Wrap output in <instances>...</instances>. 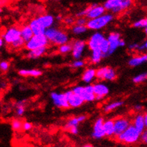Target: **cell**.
I'll use <instances>...</instances> for the list:
<instances>
[{
	"instance_id": "obj_47",
	"label": "cell",
	"mask_w": 147,
	"mask_h": 147,
	"mask_svg": "<svg viewBox=\"0 0 147 147\" xmlns=\"http://www.w3.org/2000/svg\"><path fill=\"white\" fill-rule=\"evenodd\" d=\"M134 109L136 110V111H140L142 109V105H136L134 107Z\"/></svg>"
},
{
	"instance_id": "obj_9",
	"label": "cell",
	"mask_w": 147,
	"mask_h": 147,
	"mask_svg": "<svg viewBox=\"0 0 147 147\" xmlns=\"http://www.w3.org/2000/svg\"><path fill=\"white\" fill-rule=\"evenodd\" d=\"M109 43V55L112 54L117 48L122 47L126 45V42L121 38V35L119 32H111L109 34L107 37Z\"/></svg>"
},
{
	"instance_id": "obj_32",
	"label": "cell",
	"mask_w": 147,
	"mask_h": 147,
	"mask_svg": "<svg viewBox=\"0 0 147 147\" xmlns=\"http://www.w3.org/2000/svg\"><path fill=\"white\" fill-rule=\"evenodd\" d=\"M59 52L61 54H67V53L72 51V44L67 43L65 45H63L61 46H59L58 48Z\"/></svg>"
},
{
	"instance_id": "obj_46",
	"label": "cell",
	"mask_w": 147,
	"mask_h": 147,
	"mask_svg": "<svg viewBox=\"0 0 147 147\" xmlns=\"http://www.w3.org/2000/svg\"><path fill=\"white\" fill-rule=\"evenodd\" d=\"M139 45V44H131L129 46V49H130L131 50H137Z\"/></svg>"
},
{
	"instance_id": "obj_23",
	"label": "cell",
	"mask_w": 147,
	"mask_h": 147,
	"mask_svg": "<svg viewBox=\"0 0 147 147\" xmlns=\"http://www.w3.org/2000/svg\"><path fill=\"white\" fill-rule=\"evenodd\" d=\"M21 36L22 38L25 41V42H27L34 36L33 31L31 29L29 25H25L21 28Z\"/></svg>"
},
{
	"instance_id": "obj_30",
	"label": "cell",
	"mask_w": 147,
	"mask_h": 147,
	"mask_svg": "<svg viewBox=\"0 0 147 147\" xmlns=\"http://www.w3.org/2000/svg\"><path fill=\"white\" fill-rule=\"evenodd\" d=\"M23 123L21 120L18 119H13L11 122V128L15 131H20L23 129Z\"/></svg>"
},
{
	"instance_id": "obj_5",
	"label": "cell",
	"mask_w": 147,
	"mask_h": 147,
	"mask_svg": "<svg viewBox=\"0 0 147 147\" xmlns=\"http://www.w3.org/2000/svg\"><path fill=\"white\" fill-rule=\"evenodd\" d=\"M114 20V16L111 14H105L101 17L89 20L86 24V27L92 30H98L105 27Z\"/></svg>"
},
{
	"instance_id": "obj_21",
	"label": "cell",
	"mask_w": 147,
	"mask_h": 147,
	"mask_svg": "<svg viewBox=\"0 0 147 147\" xmlns=\"http://www.w3.org/2000/svg\"><path fill=\"white\" fill-rule=\"evenodd\" d=\"M146 62H147V54L134 57L129 61V65L131 67H136Z\"/></svg>"
},
{
	"instance_id": "obj_20",
	"label": "cell",
	"mask_w": 147,
	"mask_h": 147,
	"mask_svg": "<svg viewBox=\"0 0 147 147\" xmlns=\"http://www.w3.org/2000/svg\"><path fill=\"white\" fill-rule=\"evenodd\" d=\"M29 25L31 27V29H32V31H33L34 35L45 34V32H46L47 29H45V28L42 27V26L39 24V22H38L36 18L33 19V20L30 22Z\"/></svg>"
},
{
	"instance_id": "obj_39",
	"label": "cell",
	"mask_w": 147,
	"mask_h": 147,
	"mask_svg": "<svg viewBox=\"0 0 147 147\" xmlns=\"http://www.w3.org/2000/svg\"><path fill=\"white\" fill-rule=\"evenodd\" d=\"M85 63L84 61H82V60H76V61H73L71 64V67L72 68H75V69H78V68H81V67H83L84 66Z\"/></svg>"
},
{
	"instance_id": "obj_27",
	"label": "cell",
	"mask_w": 147,
	"mask_h": 147,
	"mask_svg": "<svg viewBox=\"0 0 147 147\" xmlns=\"http://www.w3.org/2000/svg\"><path fill=\"white\" fill-rule=\"evenodd\" d=\"M104 58V54L99 49H95L92 51V56H91V61L93 64H98L101 61V59Z\"/></svg>"
},
{
	"instance_id": "obj_18",
	"label": "cell",
	"mask_w": 147,
	"mask_h": 147,
	"mask_svg": "<svg viewBox=\"0 0 147 147\" xmlns=\"http://www.w3.org/2000/svg\"><path fill=\"white\" fill-rule=\"evenodd\" d=\"M133 125L141 134L145 130V122H144V117L143 114H139L134 117L133 121Z\"/></svg>"
},
{
	"instance_id": "obj_1",
	"label": "cell",
	"mask_w": 147,
	"mask_h": 147,
	"mask_svg": "<svg viewBox=\"0 0 147 147\" xmlns=\"http://www.w3.org/2000/svg\"><path fill=\"white\" fill-rule=\"evenodd\" d=\"M45 36L49 42L59 47L67 44L69 42V36L65 32L54 27H51L47 29Z\"/></svg>"
},
{
	"instance_id": "obj_24",
	"label": "cell",
	"mask_w": 147,
	"mask_h": 147,
	"mask_svg": "<svg viewBox=\"0 0 147 147\" xmlns=\"http://www.w3.org/2000/svg\"><path fill=\"white\" fill-rule=\"evenodd\" d=\"M104 129L106 136L109 137L114 136V120L108 119L104 121Z\"/></svg>"
},
{
	"instance_id": "obj_44",
	"label": "cell",
	"mask_w": 147,
	"mask_h": 147,
	"mask_svg": "<svg viewBox=\"0 0 147 147\" xmlns=\"http://www.w3.org/2000/svg\"><path fill=\"white\" fill-rule=\"evenodd\" d=\"M32 123L30 122H28V121H25L23 123V130L24 131H29L32 129Z\"/></svg>"
},
{
	"instance_id": "obj_17",
	"label": "cell",
	"mask_w": 147,
	"mask_h": 147,
	"mask_svg": "<svg viewBox=\"0 0 147 147\" xmlns=\"http://www.w3.org/2000/svg\"><path fill=\"white\" fill-rule=\"evenodd\" d=\"M36 19L39 24L45 29L51 28L54 23V17L51 14H44L36 17Z\"/></svg>"
},
{
	"instance_id": "obj_52",
	"label": "cell",
	"mask_w": 147,
	"mask_h": 147,
	"mask_svg": "<svg viewBox=\"0 0 147 147\" xmlns=\"http://www.w3.org/2000/svg\"><path fill=\"white\" fill-rule=\"evenodd\" d=\"M82 147H94V146H92V144H85Z\"/></svg>"
},
{
	"instance_id": "obj_49",
	"label": "cell",
	"mask_w": 147,
	"mask_h": 147,
	"mask_svg": "<svg viewBox=\"0 0 147 147\" xmlns=\"http://www.w3.org/2000/svg\"><path fill=\"white\" fill-rule=\"evenodd\" d=\"M55 19L57 21H61V20H62V17H61V15H57V17H55Z\"/></svg>"
},
{
	"instance_id": "obj_3",
	"label": "cell",
	"mask_w": 147,
	"mask_h": 147,
	"mask_svg": "<svg viewBox=\"0 0 147 147\" xmlns=\"http://www.w3.org/2000/svg\"><path fill=\"white\" fill-rule=\"evenodd\" d=\"M142 134L133 126L131 125L123 134L117 137V140L126 144H134L139 142Z\"/></svg>"
},
{
	"instance_id": "obj_14",
	"label": "cell",
	"mask_w": 147,
	"mask_h": 147,
	"mask_svg": "<svg viewBox=\"0 0 147 147\" xmlns=\"http://www.w3.org/2000/svg\"><path fill=\"white\" fill-rule=\"evenodd\" d=\"M86 42L80 39L75 40L72 43V57L76 60H79L82 57V54L86 47Z\"/></svg>"
},
{
	"instance_id": "obj_12",
	"label": "cell",
	"mask_w": 147,
	"mask_h": 147,
	"mask_svg": "<svg viewBox=\"0 0 147 147\" xmlns=\"http://www.w3.org/2000/svg\"><path fill=\"white\" fill-rule=\"evenodd\" d=\"M104 120L102 117H99L95 121L93 127L92 136L95 139H100L106 136L105 131L104 129Z\"/></svg>"
},
{
	"instance_id": "obj_35",
	"label": "cell",
	"mask_w": 147,
	"mask_h": 147,
	"mask_svg": "<svg viewBox=\"0 0 147 147\" xmlns=\"http://www.w3.org/2000/svg\"><path fill=\"white\" fill-rule=\"evenodd\" d=\"M133 26L135 28H146L147 27V17L142 19L139 21L135 22L133 24Z\"/></svg>"
},
{
	"instance_id": "obj_13",
	"label": "cell",
	"mask_w": 147,
	"mask_h": 147,
	"mask_svg": "<svg viewBox=\"0 0 147 147\" xmlns=\"http://www.w3.org/2000/svg\"><path fill=\"white\" fill-rule=\"evenodd\" d=\"M106 39L105 36L99 32H96L94 33L90 38H89V41L87 42V45L89 48L92 51H94L95 49H99L100 46Z\"/></svg>"
},
{
	"instance_id": "obj_7",
	"label": "cell",
	"mask_w": 147,
	"mask_h": 147,
	"mask_svg": "<svg viewBox=\"0 0 147 147\" xmlns=\"http://www.w3.org/2000/svg\"><path fill=\"white\" fill-rule=\"evenodd\" d=\"M49 40L45 35H34L29 42H26L25 47L29 51H32L42 47H47Z\"/></svg>"
},
{
	"instance_id": "obj_22",
	"label": "cell",
	"mask_w": 147,
	"mask_h": 147,
	"mask_svg": "<svg viewBox=\"0 0 147 147\" xmlns=\"http://www.w3.org/2000/svg\"><path fill=\"white\" fill-rule=\"evenodd\" d=\"M96 70H95L93 68L86 69L82 74V81L85 83H90L96 77Z\"/></svg>"
},
{
	"instance_id": "obj_33",
	"label": "cell",
	"mask_w": 147,
	"mask_h": 147,
	"mask_svg": "<svg viewBox=\"0 0 147 147\" xmlns=\"http://www.w3.org/2000/svg\"><path fill=\"white\" fill-rule=\"evenodd\" d=\"M87 29H88L86 26H77V25H75L72 28V32L74 34L79 35L85 33Z\"/></svg>"
},
{
	"instance_id": "obj_19",
	"label": "cell",
	"mask_w": 147,
	"mask_h": 147,
	"mask_svg": "<svg viewBox=\"0 0 147 147\" xmlns=\"http://www.w3.org/2000/svg\"><path fill=\"white\" fill-rule=\"evenodd\" d=\"M86 119V117L85 115H81L78 116V117H73V118L70 119L67 123L64 126V129L67 131H68L69 129H70L71 127L73 126H78V125L80 123L83 122Z\"/></svg>"
},
{
	"instance_id": "obj_37",
	"label": "cell",
	"mask_w": 147,
	"mask_h": 147,
	"mask_svg": "<svg viewBox=\"0 0 147 147\" xmlns=\"http://www.w3.org/2000/svg\"><path fill=\"white\" fill-rule=\"evenodd\" d=\"M107 69V67H101V68H98V69L96 70V77L97 78V79H100V80H103L104 74H105Z\"/></svg>"
},
{
	"instance_id": "obj_11",
	"label": "cell",
	"mask_w": 147,
	"mask_h": 147,
	"mask_svg": "<svg viewBox=\"0 0 147 147\" xmlns=\"http://www.w3.org/2000/svg\"><path fill=\"white\" fill-rule=\"evenodd\" d=\"M131 125L130 121L125 117H119L114 119V136L117 137L121 135Z\"/></svg>"
},
{
	"instance_id": "obj_45",
	"label": "cell",
	"mask_w": 147,
	"mask_h": 147,
	"mask_svg": "<svg viewBox=\"0 0 147 147\" xmlns=\"http://www.w3.org/2000/svg\"><path fill=\"white\" fill-rule=\"evenodd\" d=\"M68 131L69 133L72 134L74 135L77 134L78 132H79V129H78V126H73V127H71L70 129H68Z\"/></svg>"
},
{
	"instance_id": "obj_34",
	"label": "cell",
	"mask_w": 147,
	"mask_h": 147,
	"mask_svg": "<svg viewBox=\"0 0 147 147\" xmlns=\"http://www.w3.org/2000/svg\"><path fill=\"white\" fill-rule=\"evenodd\" d=\"M147 79V72L140 74L133 78V82L135 84H139L144 82Z\"/></svg>"
},
{
	"instance_id": "obj_15",
	"label": "cell",
	"mask_w": 147,
	"mask_h": 147,
	"mask_svg": "<svg viewBox=\"0 0 147 147\" xmlns=\"http://www.w3.org/2000/svg\"><path fill=\"white\" fill-rule=\"evenodd\" d=\"M64 94L68 99L69 107L71 108H78V107H81L84 102L83 98L79 96V95L74 93L72 90L67 91Z\"/></svg>"
},
{
	"instance_id": "obj_42",
	"label": "cell",
	"mask_w": 147,
	"mask_h": 147,
	"mask_svg": "<svg viewBox=\"0 0 147 147\" xmlns=\"http://www.w3.org/2000/svg\"><path fill=\"white\" fill-rule=\"evenodd\" d=\"M63 22H64V24L70 26V25H72L73 24H74L75 22H76V20H74V19L72 18V17H66V18L64 19Z\"/></svg>"
},
{
	"instance_id": "obj_16",
	"label": "cell",
	"mask_w": 147,
	"mask_h": 147,
	"mask_svg": "<svg viewBox=\"0 0 147 147\" xmlns=\"http://www.w3.org/2000/svg\"><path fill=\"white\" fill-rule=\"evenodd\" d=\"M94 93L96 96V100L102 99L109 93V89L107 85L102 83L95 84L93 85Z\"/></svg>"
},
{
	"instance_id": "obj_48",
	"label": "cell",
	"mask_w": 147,
	"mask_h": 147,
	"mask_svg": "<svg viewBox=\"0 0 147 147\" xmlns=\"http://www.w3.org/2000/svg\"><path fill=\"white\" fill-rule=\"evenodd\" d=\"M144 122H145V126L147 129V112L144 115Z\"/></svg>"
},
{
	"instance_id": "obj_36",
	"label": "cell",
	"mask_w": 147,
	"mask_h": 147,
	"mask_svg": "<svg viewBox=\"0 0 147 147\" xmlns=\"http://www.w3.org/2000/svg\"><path fill=\"white\" fill-rule=\"evenodd\" d=\"M25 44H26L25 41L21 37L20 39H18V40L16 41L15 42H14V43L11 45V48H13V49H21L23 47H25Z\"/></svg>"
},
{
	"instance_id": "obj_29",
	"label": "cell",
	"mask_w": 147,
	"mask_h": 147,
	"mask_svg": "<svg viewBox=\"0 0 147 147\" xmlns=\"http://www.w3.org/2000/svg\"><path fill=\"white\" fill-rule=\"evenodd\" d=\"M123 104V102L122 101H114V102H111L109 104H107V106H105L104 108V111L107 113L109 112V111H113V110L121 107Z\"/></svg>"
},
{
	"instance_id": "obj_51",
	"label": "cell",
	"mask_w": 147,
	"mask_h": 147,
	"mask_svg": "<svg viewBox=\"0 0 147 147\" xmlns=\"http://www.w3.org/2000/svg\"><path fill=\"white\" fill-rule=\"evenodd\" d=\"M143 46H144V50L145 49L147 50V40L143 44Z\"/></svg>"
},
{
	"instance_id": "obj_28",
	"label": "cell",
	"mask_w": 147,
	"mask_h": 147,
	"mask_svg": "<svg viewBox=\"0 0 147 147\" xmlns=\"http://www.w3.org/2000/svg\"><path fill=\"white\" fill-rule=\"evenodd\" d=\"M116 79H117V73H116L115 70L111 68V67H107V69L105 74H104L103 80L113 81L115 80Z\"/></svg>"
},
{
	"instance_id": "obj_10",
	"label": "cell",
	"mask_w": 147,
	"mask_h": 147,
	"mask_svg": "<svg viewBox=\"0 0 147 147\" xmlns=\"http://www.w3.org/2000/svg\"><path fill=\"white\" fill-rule=\"evenodd\" d=\"M51 100L54 105L58 108L68 109L69 108L68 99L64 93H57V92H52L50 94Z\"/></svg>"
},
{
	"instance_id": "obj_4",
	"label": "cell",
	"mask_w": 147,
	"mask_h": 147,
	"mask_svg": "<svg viewBox=\"0 0 147 147\" xmlns=\"http://www.w3.org/2000/svg\"><path fill=\"white\" fill-rule=\"evenodd\" d=\"M132 5L131 0H107L104 4L106 10L110 11L114 14H118Z\"/></svg>"
},
{
	"instance_id": "obj_25",
	"label": "cell",
	"mask_w": 147,
	"mask_h": 147,
	"mask_svg": "<svg viewBox=\"0 0 147 147\" xmlns=\"http://www.w3.org/2000/svg\"><path fill=\"white\" fill-rule=\"evenodd\" d=\"M47 51V47H42L39 49H36L32 51H29L27 54V57L29 59H37L39 57H42V55L46 53Z\"/></svg>"
},
{
	"instance_id": "obj_8",
	"label": "cell",
	"mask_w": 147,
	"mask_h": 147,
	"mask_svg": "<svg viewBox=\"0 0 147 147\" xmlns=\"http://www.w3.org/2000/svg\"><path fill=\"white\" fill-rule=\"evenodd\" d=\"M21 37V29L17 26H11L7 29L1 36L4 42L10 46Z\"/></svg>"
},
{
	"instance_id": "obj_2",
	"label": "cell",
	"mask_w": 147,
	"mask_h": 147,
	"mask_svg": "<svg viewBox=\"0 0 147 147\" xmlns=\"http://www.w3.org/2000/svg\"><path fill=\"white\" fill-rule=\"evenodd\" d=\"M105 8L104 5H99L98 4H92L89 5L87 8L84 9L83 11H81L77 13L76 16L78 17H86V19H89V20H94L98 17H101L102 15L105 14Z\"/></svg>"
},
{
	"instance_id": "obj_41",
	"label": "cell",
	"mask_w": 147,
	"mask_h": 147,
	"mask_svg": "<svg viewBox=\"0 0 147 147\" xmlns=\"http://www.w3.org/2000/svg\"><path fill=\"white\" fill-rule=\"evenodd\" d=\"M9 68V63L7 61H2L0 63V69H1V71L3 72H6L8 71Z\"/></svg>"
},
{
	"instance_id": "obj_53",
	"label": "cell",
	"mask_w": 147,
	"mask_h": 147,
	"mask_svg": "<svg viewBox=\"0 0 147 147\" xmlns=\"http://www.w3.org/2000/svg\"><path fill=\"white\" fill-rule=\"evenodd\" d=\"M144 32H145V34H146V36H147V27H146V28H145V30H144Z\"/></svg>"
},
{
	"instance_id": "obj_38",
	"label": "cell",
	"mask_w": 147,
	"mask_h": 147,
	"mask_svg": "<svg viewBox=\"0 0 147 147\" xmlns=\"http://www.w3.org/2000/svg\"><path fill=\"white\" fill-rule=\"evenodd\" d=\"M24 106L23 105L22 103H18V104L17 105V107H16V114H17V115L19 116V117H21V116H22L24 114Z\"/></svg>"
},
{
	"instance_id": "obj_43",
	"label": "cell",
	"mask_w": 147,
	"mask_h": 147,
	"mask_svg": "<svg viewBox=\"0 0 147 147\" xmlns=\"http://www.w3.org/2000/svg\"><path fill=\"white\" fill-rule=\"evenodd\" d=\"M140 139L142 142H143L145 144H147V129L142 132V134H141Z\"/></svg>"
},
{
	"instance_id": "obj_31",
	"label": "cell",
	"mask_w": 147,
	"mask_h": 147,
	"mask_svg": "<svg viewBox=\"0 0 147 147\" xmlns=\"http://www.w3.org/2000/svg\"><path fill=\"white\" fill-rule=\"evenodd\" d=\"M109 43L107 39H106L104 42H102V44L100 46L99 49L101 50V52L104 54V57H107L109 56Z\"/></svg>"
},
{
	"instance_id": "obj_40",
	"label": "cell",
	"mask_w": 147,
	"mask_h": 147,
	"mask_svg": "<svg viewBox=\"0 0 147 147\" xmlns=\"http://www.w3.org/2000/svg\"><path fill=\"white\" fill-rule=\"evenodd\" d=\"M88 21L87 19L85 18V17H79L75 22V25H77V26H86Z\"/></svg>"
},
{
	"instance_id": "obj_6",
	"label": "cell",
	"mask_w": 147,
	"mask_h": 147,
	"mask_svg": "<svg viewBox=\"0 0 147 147\" xmlns=\"http://www.w3.org/2000/svg\"><path fill=\"white\" fill-rule=\"evenodd\" d=\"M74 93L81 96L84 102H91L96 100V96L94 93L93 85H86V86H77L72 89Z\"/></svg>"
},
{
	"instance_id": "obj_50",
	"label": "cell",
	"mask_w": 147,
	"mask_h": 147,
	"mask_svg": "<svg viewBox=\"0 0 147 147\" xmlns=\"http://www.w3.org/2000/svg\"><path fill=\"white\" fill-rule=\"evenodd\" d=\"M4 43V41L3 40L2 38H1L0 39V47H2L3 46V44Z\"/></svg>"
},
{
	"instance_id": "obj_26",
	"label": "cell",
	"mask_w": 147,
	"mask_h": 147,
	"mask_svg": "<svg viewBox=\"0 0 147 147\" xmlns=\"http://www.w3.org/2000/svg\"><path fill=\"white\" fill-rule=\"evenodd\" d=\"M19 74L23 76L38 77L42 74V71L39 69H21L19 71Z\"/></svg>"
}]
</instances>
